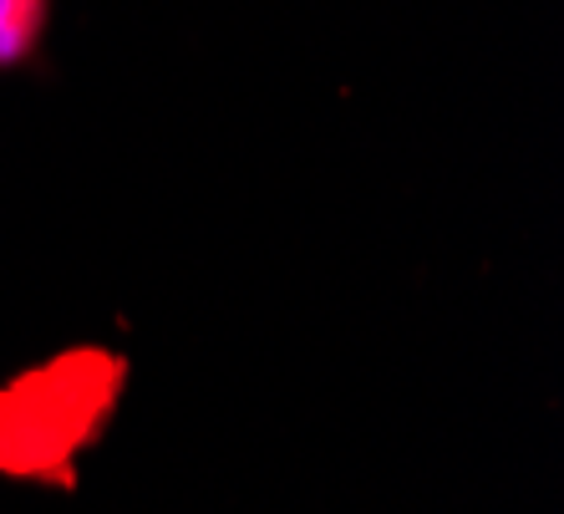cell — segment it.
Instances as JSON below:
<instances>
[{
	"mask_svg": "<svg viewBox=\"0 0 564 514\" xmlns=\"http://www.w3.org/2000/svg\"><path fill=\"white\" fill-rule=\"evenodd\" d=\"M41 21H46V0H0V66L21 62L36 46Z\"/></svg>",
	"mask_w": 564,
	"mask_h": 514,
	"instance_id": "7a4b0ae2",
	"label": "cell"
},
{
	"mask_svg": "<svg viewBox=\"0 0 564 514\" xmlns=\"http://www.w3.org/2000/svg\"><path fill=\"white\" fill-rule=\"evenodd\" d=\"M122 356L77 346L0 387V474L72 484L77 453L102 433L122 393Z\"/></svg>",
	"mask_w": 564,
	"mask_h": 514,
	"instance_id": "6da1fadb",
	"label": "cell"
}]
</instances>
